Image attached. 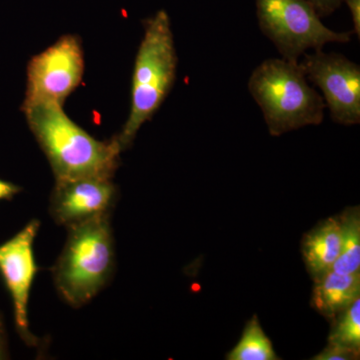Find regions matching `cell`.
Masks as SVG:
<instances>
[{
    "instance_id": "obj_1",
    "label": "cell",
    "mask_w": 360,
    "mask_h": 360,
    "mask_svg": "<svg viewBox=\"0 0 360 360\" xmlns=\"http://www.w3.org/2000/svg\"><path fill=\"white\" fill-rule=\"evenodd\" d=\"M21 110L56 182L115 177L122 151L117 135L110 141H97L68 117L61 104L42 103Z\"/></svg>"
},
{
    "instance_id": "obj_2",
    "label": "cell",
    "mask_w": 360,
    "mask_h": 360,
    "mask_svg": "<svg viewBox=\"0 0 360 360\" xmlns=\"http://www.w3.org/2000/svg\"><path fill=\"white\" fill-rule=\"evenodd\" d=\"M143 27L132 73L130 112L117 135L122 150L132 146L142 125L158 112L176 79L179 58L169 15L161 9L143 20Z\"/></svg>"
},
{
    "instance_id": "obj_3",
    "label": "cell",
    "mask_w": 360,
    "mask_h": 360,
    "mask_svg": "<svg viewBox=\"0 0 360 360\" xmlns=\"http://www.w3.org/2000/svg\"><path fill=\"white\" fill-rule=\"evenodd\" d=\"M248 90L272 136L323 122L326 103L310 86L300 63L265 59L251 73Z\"/></svg>"
},
{
    "instance_id": "obj_4",
    "label": "cell",
    "mask_w": 360,
    "mask_h": 360,
    "mask_svg": "<svg viewBox=\"0 0 360 360\" xmlns=\"http://www.w3.org/2000/svg\"><path fill=\"white\" fill-rule=\"evenodd\" d=\"M68 229V240L52 276L59 295L70 307L78 309L103 290L115 270L110 214Z\"/></svg>"
},
{
    "instance_id": "obj_5",
    "label": "cell",
    "mask_w": 360,
    "mask_h": 360,
    "mask_svg": "<svg viewBox=\"0 0 360 360\" xmlns=\"http://www.w3.org/2000/svg\"><path fill=\"white\" fill-rule=\"evenodd\" d=\"M255 4L260 30L286 60L300 63L309 49L352 41L354 32L329 30L309 0H255Z\"/></svg>"
},
{
    "instance_id": "obj_6",
    "label": "cell",
    "mask_w": 360,
    "mask_h": 360,
    "mask_svg": "<svg viewBox=\"0 0 360 360\" xmlns=\"http://www.w3.org/2000/svg\"><path fill=\"white\" fill-rule=\"evenodd\" d=\"M84 72L82 40L77 35H63L28 61L21 110L42 103L63 105L65 99L82 84Z\"/></svg>"
},
{
    "instance_id": "obj_7",
    "label": "cell",
    "mask_w": 360,
    "mask_h": 360,
    "mask_svg": "<svg viewBox=\"0 0 360 360\" xmlns=\"http://www.w3.org/2000/svg\"><path fill=\"white\" fill-rule=\"evenodd\" d=\"M300 61L307 79L321 90L331 120L345 127L360 123V66L343 54L314 51Z\"/></svg>"
},
{
    "instance_id": "obj_8",
    "label": "cell",
    "mask_w": 360,
    "mask_h": 360,
    "mask_svg": "<svg viewBox=\"0 0 360 360\" xmlns=\"http://www.w3.org/2000/svg\"><path fill=\"white\" fill-rule=\"evenodd\" d=\"M39 226V220H32L0 245V274L13 300L16 330L30 347H37L39 342L30 331L28 321L30 288L39 269L33 255V243Z\"/></svg>"
},
{
    "instance_id": "obj_9",
    "label": "cell",
    "mask_w": 360,
    "mask_h": 360,
    "mask_svg": "<svg viewBox=\"0 0 360 360\" xmlns=\"http://www.w3.org/2000/svg\"><path fill=\"white\" fill-rule=\"evenodd\" d=\"M113 179L82 177L58 181L51 193V213L66 229L110 214L117 198Z\"/></svg>"
},
{
    "instance_id": "obj_10",
    "label": "cell",
    "mask_w": 360,
    "mask_h": 360,
    "mask_svg": "<svg viewBox=\"0 0 360 360\" xmlns=\"http://www.w3.org/2000/svg\"><path fill=\"white\" fill-rule=\"evenodd\" d=\"M314 281L312 307L331 321L359 298L360 272L341 274L329 270Z\"/></svg>"
},
{
    "instance_id": "obj_11",
    "label": "cell",
    "mask_w": 360,
    "mask_h": 360,
    "mask_svg": "<svg viewBox=\"0 0 360 360\" xmlns=\"http://www.w3.org/2000/svg\"><path fill=\"white\" fill-rule=\"evenodd\" d=\"M341 250V225L338 217L326 219L302 240V257L310 276L316 279L331 270Z\"/></svg>"
},
{
    "instance_id": "obj_12",
    "label": "cell",
    "mask_w": 360,
    "mask_h": 360,
    "mask_svg": "<svg viewBox=\"0 0 360 360\" xmlns=\"http://www.w3.org/2000/svg\"><path fill=\"white\" fill-rule=\"evenodd\" d=\"M341 250L331 270L341 274L360 272L359 207L348 208L340 217Z\"/></svg>"
},
{
    "instance_id": "obj_13",
    "label": "cell",
    "mask_w": 360,
    "mask_h": 360,
    "mask_svg": "<svg viewBox=\"0 0 360 360\" xmlns=\"http://www.w3.org/2000/svg\"><path fill=\"white\" fill-rule=\"evenodd\" d=\"M229 360L279 359L271 341L265 335L257 315L246 323L243 336L236 347L226 355Z\"/></svg>"
},
{
    "instance_id": "obj_14",
    "label": "cell",
    "mask_w": 360,
    "mask_h": 360,
    "mask_svg": "<svg viewBox=\"0 0 360 360\" xmlns=\"http://www.w3.org/2000/svg\"><path fill=\"white\" fill-rule=\"evenodd\" d=\"M333 321L328 343L360 350V298Z\"/></svg>"
},
{
    "instance_id": "obj_15",
    "label": "cell",
    "mask_w": 360,
    "mask_h": 360,
    "mask_svg": "<svg viewBox=\"0 0 360 360\" xmlns=\"http://www.w3.org/2000/svg\"><path fill=\"white\" fill-rule=\"evenodd\" d=\"M360 350L354 349L345 345L328 343L319 354L315 355L314 360H355L359 359Z\"/></svg>"
},
{
    "instance_id": "obj_16",
    "label": "cell",
    "mask_w": 360,
    "mask_h": 360,
    "mask_svg": "<svg viewBox=\"0 0 360 360\" xmlns=\"http://www.w3.org/2000/svg\"><path fill=\"white\" fill-rule=\"evenodd\" d=\"M319 18H326L335 13L342 4V0H309Z\"/></svg>"
},
{
    "instance_id": "obj_17",
    "label": "cell",
    "mask_w": 360,
    "mask_h": 360,
    "mask_svg": "<svg viewBox=\"0 0 360 360\" xmlns=\"http://www.w3.org/2000/svg\"><path fill=\"white\" fill-rule=\"evenodd\" d=\"M345 2L350 13L352 16V22H354V34H356L357 39H360V0H342Z\"/></svg>"
},
{
    "instance_id": "obj_18",
    "label": "cell",
    "mask_w": 360,
    "mask_h": 360,
    "mask_svg": "<svg viewBox=\"0 0 360 360\" xmlns=\"http://www.w3.org/2000/svg\"><path fill=\"white\" fill-rule=\"evenodd\" d=\"M20 191V187L0 179V200H11L15 194Z\"/></svg>"
},
{
    "instance_id": "obj_19",
    "label": "cell",
    "mask_w": 360,
    "mask_h": 360,
    "mask_svg": "<svg viewBox=\"0 0 360 360\" xmlns=\"http://www.w3.org/2000/svg\"><path fill=\"white\" fill-rule=\"evenodd\" d=\"M7 338L6 329H4V324L2 322L1 317H0V359H7L8 352H7Z\"/></svg>"
}]
</instances>
